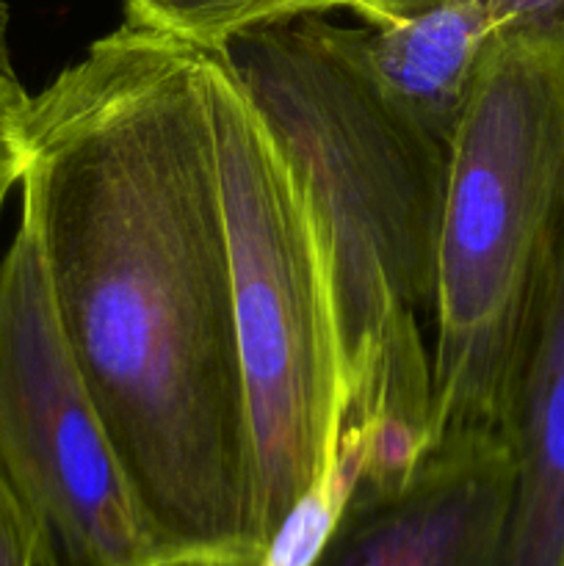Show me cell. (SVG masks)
<instances>
[{
	"label": "cell",
	"mask_w": 564,
	"mask_h": 566,
	"mask_svg": "<svg viewBox=\"0 0 564 566\" xmlns=\"http://www.w3.org/2000/svg\"><path fill=\"white\" fill-rule=\"evenodd\" d=\"M22 205L77 370L171 556L260 558L205 48L122 22L22 114Z\"/></svg>",
	"instance_id": "1"
},
{
	"label": "cell",
	"mask_w": 564,
	"mask_h": 566,
	"mask_svg": "<svg viewBox=\"0 0 564 566\" xmlns=\"http://www.w3.org/2000/svg\"><path fill=\"white\" fill-rule=\"evenodd\" d=\"M291 164L315 221L346 376L365 420L363 479L396 484L435 442L431 354L448 147L398 114L324 14L219 48Z\"/></svg>",
	"instance_id": "2"
},
{
	"label": "cell",
	"mask_w": 564,
	"mask_h": 566,
	"mask_svg": "<svg viewBox=\"0 0 564 566\" xmlns=\"http://www.w3.org/2000/svg\"><path fill=\"white\" fill-rule=\"evenodd\" d=\"M564 243V22L501 28L448 147L431 426L509 434Z\"/></svg>",
	"instance_id": "3"
},
{
	"label": "cell",
	"mask_w": 564,
	"mask_h": 566,
	"mask_svg": "<svg viewBox=\"0 0 564 566\" xmlns=\"http://www.w3.org/2000/svg\"><path fill=\"white\" fill-rule=\"evenodd\" d=\"M247 398L252 539L326 468L346 409L341 332L310 205L221 50L205 48Z\"/></svg>",
	"instance_id": "4"
},
{
	"label": "cell",
	"mask_w": 564,
	"mask_h": 566,
	"mask_svg": "<svg viewBox=\"0 0 564 566\" xmlns=\"http://www.w3.org/2000/svg\"><path fill=\"white\" fill-rule=\"evenodd\" d=\"M0 490L39 566H149V528L50 296L36 230L20 213L0 258Z\"/></svg>",
	"instance_id": "5"
},
{
	"label": "cell",
	"mask_w": 564,
	"mask_h": 566,
	"mask_svg": "<svg viewBox=\"0 0 564 566\" xmlns=\"http://www.w3.org/2000/svg\"><path fill=\"white\" fill-rule=\"evenodd\" d=\"M514 486L501 431H442L393 490L357 492L313 566H503Z\"/></svg>",
	"instance_id": "6"
},
{
	"label": "cell",
	"mask_w": 564,
	"mask_h": 566,
	"mask_svg": "<svg viewBox=\"0 0 564 566\" xmlns=\"http://www.w3.org/2000/svg\"><path fill=\"white\" fill-rule=\"evenodd\" d=\"M495 22L487 0H442L385 25L346 28L376 92L412 125L451 147Z\"/></svg>",
	"instance_id": "7"
},
{
	"label": "cell",
	"mask_w": 564,
	"mask_h": 566,
	"mask_svg": "<svg viewBox=\"0 0 564 566\" xmlns=\"http://www.w3.org/2000/svg\"><path fill=\"white\" fill-rule=\"evenodd\" d=\"M503 566H564V243L514 398Z\"/></svg>",
	"instance_id": "8"
},
{
	"label": "cell",
	"mask_w": 564,
	"mask_h": 566,
	"mask_svg": "<svg viewBox=\"0 0 564 566\" xmlns=\"http://www.w3.org/2000/svg\"><path fill=\"white\" fill-rule=\"evenodd\" d=\"M365 437L368 426L343 420L332 459L318 479L288 509L254 566H313L318 562L359 484Z\"/></svg>",
	"instance_id": "9"
},
{
	"label": "cell",
	"mask_w": 564,
	"mask_h": 566,
	"mask_svg": "<svg viewBox=\"0 0 564 566\" xmlns=\"http://www.w3.org/2000/svg\"><path fill=\"white\" fill-rule=\"evenodd\" d=\"M352 0H127L125 20L219 50L249 31L348 9Z\"/></svg>",
	"instance_id": "10"
},
{
	"label": "cell",
	"mask_w": 564,
	"mask_h": 566,
	"mask_svg": "<svg viewBox=\"0 0 564 566\" xmlns=\"http://www.w3.org/2000/svg\"><path fill=\"white\" fill-rule=\"evenodd\" d=\"M31 94L17 81L14 66H0V213L9 193L20 186L25 166L22 114Z\"/></svg>",
	"instance_id": "11"
},
{
	"label": "cell",
	"mask_w": 564,
	"mask_h": 566,
	"mask_svg": "<svg viewBox=\"0 0 564 566\" xmlns=\"http://www.w3.org/2000/svg\"><path fill=\"white\" fill-rule=\"evenodd\" d=\"M0 566H39L31 531L3 490H0Z\"/></svg>",
	"instance_id": "12"
},
{
	"label": "cell",
	"mask_w": 564,
	"mask_h": 566,
	"mask_svg": "<svg viewBox=\"0 0 564 566\" xmlns=\"http://www.w3.org/2000/svg\"><path fill=\"white\" fill-rule=\"evenodd\" d=\"M492 22L495 31L564 22V0H492Z\"/></svg>",
	"instance_id": "13"
},
{
	"label": "cell",
	"mask_w": 564,
	"mask_h": 566,
	"mask_svg": "<svg viewBox=\"0 0 564 566\" xmlns=\"http://www.w3.org/2000/svg\"><path fill=\"white\" fill-rule=\"evenodd\" d=\"M435 3H442V0H352L348 11L363 17L368 25H385V22L401 20V17L424 11ZM487 3L492 9V0H487Z\"/></svg>",
	"instance_id": "14"
},
{
	"label": "cell",
	"mask_w": 564,
	"mask_h": 566,
	"mask_svg": "<svg viewBox=\"0 0 564 566\" xmlns=\"http://www.w3.org/2000/svg\"><path fill=\"white\" fill-rule=\"evenodd\" d=\"M258 558H224V556H166L149 566H254Z\"/></svg>",
	"instance_id": "15"
},
{
	"label": "cell",
	"mask_w": 564,
	"mask_h": 566,
	"mask_svg": "<svg viewBox=\"0 0 564 566\" xmlns=\"http://www.w3.org/2000/svg\"><path fill=\"white\" fill-rule=\"evenodd\" d=\"M0 66H11L9 50V3L0 0Z\"/></svg>",
	"instance_id": "16"
}]
</instances>
